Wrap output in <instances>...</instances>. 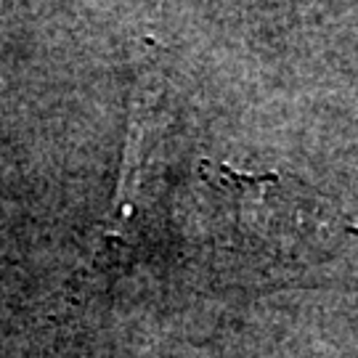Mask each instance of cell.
<instances>
[{"instance_id": "1", "label": "cell", "mask_w": 358, "mask_h": 358, "mask_svg": "<svg viewBox=\"0 0 358 358\" xmlns=\"http://www.w3.org/2000/svg\"><path fill=\"white\" fill-rule=\"evenodd\" d=\"M215 202L220 242L263 263H308L327 252L337 215L329 202L284 173H250L226 162L199 165Z\"/></svg>"}, {"instance_id": "2", "label": "cell", "mask_w": 358, "mask_h": 358, "mask_svg": "<svg viewBox=\"0 0 358 358\" xmlns=\"http://www.w3.org/2000/svg\"><path fill=\"white\" fill-rule=\"evenodd\" d=\"M143 136H146V120L143 109H136V115L130 120L128 143H125V162L120 173V186L115 194V205L112 213L103 220L101 229V250L99 257L106 252H120V247L125 242L128 231L133 229V217L138 213V192H141V173H143Z\"/></svg>"}]
</instances>
